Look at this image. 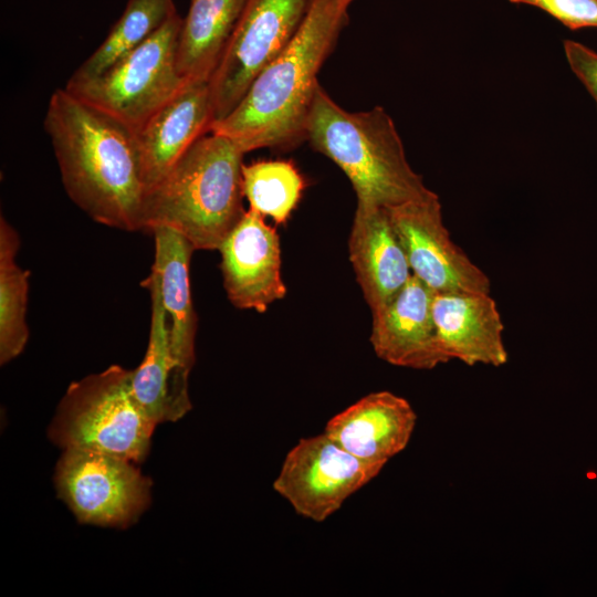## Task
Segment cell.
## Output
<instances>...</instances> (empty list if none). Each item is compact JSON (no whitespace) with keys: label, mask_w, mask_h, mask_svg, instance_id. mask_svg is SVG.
<instances>
[{"label":"cell","mask_w":597,"mask_h":597,"mask_svg":"<svg viewBox=\"0 0 597 597\" xmlns=\"http://www.w3.org/2000/svg\"><path fill=\"white\" fill-rule=\"evenodd\" d=\"M44 129L70 199L101 224L143 230L146 185L137 133L65 88L52 93Z\"/></svg>","instance_id":"6da1fadb"},{"label":"cell","mask_w":597,"mask_h":597,"mask_svg":"<svg viewBox=\"0 0 597 597\" xmlns=\"http://www.w3.org/2000/svg\"><path fill=\"white\" fill-rule=\"evenodd\" d=\"M350 0H312L287 46L254 78L240 103L210 133L230 138L244 153L289 148L305 139L317 74L347 23Z\"/></svg>","instance_id":"7a4b0ae2"},{"label":"cell","mask_w":597,"mask_h":597,"mask_svg":"<svg viewBox=\"0 0 597 597\" xmlns=\"http://www.w3.org/2000/svg\"><path fill=\"white\" fill-rule=\"evenodd\" d=\"M243 156L230 138L202 135L146 193L143 230L170 228L195 250H219L245 212Z\"/></svg>","instance_id":"3957f363"},{"label":"cell","mask_w":597,"mask_h":597,"mask_svg":"<svg viewBox=\"0 0 597 597\" xmlns=\"http://www.w3.org/2000/svg\"><path fill=\"white\" fill-rule=\"evenodd\" d=\"M305 139L346 175L357 202L389 209L433 192L409 165L396 126L383 107L348 112L318 84Z\"/></svg>","instance_id":"277c9868"},{"label":"cell","mask_w":597,"mask_h":597,"mask_svg":"<svg viewBox=\"0 0 597 597\" xmlns=\"http://www.w3.org/2000/svg\"><path fill=\"white\" fill-rule=\"evenodd\" d=\"M132 374L112 365L73 381L50 425V439L64 450H91L134 463L144 461L156 423L134 397Z\"/></svg>","instance_id":"5b68a950"},{"label":"cell","mask_w":597,"mask_h":597,"mask_svg":"<svg viewBox=\"0 0 597 597\" xmlns=\"http://www.w3.org/2000/svg\"><path fill=\"white\" fill-rule=\"evenodd\" d=\"M181 24L180 15L174 13L103 73L86 80L69 78L64 88L137 133L188 84L177 70Z\"/></svg>","instance_id":"8992f818"},{"label":"cell","mask_w":597,"mask_h":597,"mask_svg":"<svg viewBox=\"0 0 597 597\" xmlns=\"http://www.w3.org/2000/svg\"><path fill=\"white\" fill-rule=\"evenodd\" d=\"M312 0H247L209 80L212 123L230 114L251 83L292 41ZM211 125V124H210Z\"/></svg>","instance_id":"52a82bcc"},{"label":"cell","mask_w":597,"mask_h":597,"mask_svg":"<svg viewBox=\"0 0 597 597\" xmlns=\"http://www.w3.org/2000/svg\"><path fill=\"white\" fill-rule=\"evenodd\" d=\"M117 455L65 449L54 474L57 495L80 523L125 528L150 503L151 481Z\"/></svg>","instance_id":"ba28073f"},{"label":"cell","mask_w":597,"mask_h":597,"mask_svg":"<svg viewBox=\"0 0 597 597\" xmlns=\"http://www.w3.org/2000/svg\"><path fill=\"white\" fill-rule=\"evenodd\" d=\"M383 469L356 458L323 432L301 439L287 452L273 489L297 514L323 522Z\"/></svg>","instance_id":"9c48e42d"},{"label":"cell","mask_w":597,"mask_h":597,"mask_svg":"<svg viewBox=\"0 0 597 597\" xmlns=\"http://www.w3.org/2000/svg\"><path fill=\"white\" fill-rule=\"evenodd\" d=\"M388 211L412 274L432 292L490 293L486 273L451 239L434 192Z\"/></svg>","instance_id":"30bf717a"},{"label":"cell","mask_w":597,"mask_h":597,"mask_svg":"<svg viewBox=\"0 0 597 597\" xmlns=\"http://www.w3.org/2000/svg\"><path fill=\"white\" fill-rule=\"evenodd\" d=\"M219 251L223 286L233 306L262 313L285 296L280 239L258 211L244 212Z\"/></svg>","instance_id":"8fae6325"},{"label":"cell","mask_w":597,"mask_h":597,"mask_svg":"<svg viewBox=\"0 0 597 597\" xmlns=\"http://www.w3.org/2000/svg\"><path fill=\"white\" fill-rule=\"evenodd\" d=\"M433 292L413 274L388 303L371 312L370 344L384 362L411 369L447 363L432 315Z\"/></svg>","instance_id":"7c38bea8"},{"label":"cell","mask_w":597,"mask_h":597,"mask_svg":"<svg viewBox=\"0 0 597 597\" xmlns=\"http://www.w3.org/2000/svg\"><path fill=\"white\" fill-rule=\"evenodd\" d=\"M432 315L447 363L494 367L507 362L504 325L496 302L486 292H433Z\"/></svg>","instance_id":"4fadbf2b"},{"label":"cell","mask_w":597,"mask_h":597,"mask_svg":"<svg viewBox=\"0 0 597 597\" xmlns=\"http://www.w3.org/2000/svg\"><path fill=\"white\" fill-rule=\"evenodd\" d=\"M416 421L407 399L381 390L332 417L324 432L356 458L385 467L408 446Z\"/></svg>","instance_id":"5bb4252c"},{"label":"cell","mask_w":597,"mask_h":597,"mask_svg":"<svg viewBox=\"0 0 597 597\" xmlns=\"http://www.w3.org/2000/svg\"><path fill=\"white\" fill-rule=\"evenodd\" d=\"M348 251L357 283L371 312L395 297L412 276L387 208L357 202Z\"/></svg>","instance_id":"9a60e30c"},{"label":"cell","mask_w":597,"mask_h":597,"mask_svg":"<svg viewBox=\"0 0 597 597\" xmlns=\"http://www.w3.org/2000/svg\"><path fill=\"white\" fill-rule=\"evenodd\" d=\"M142 285L150 292V329L144 359L132 374V390L148 418L158 425L176 421L191 409L190 370L182 367L172 353L157 275L151 271Z\"/></svg>","instance_id":"2e32d148"},{"label":"cell","mask_w":597,"mask_h":597,"mask_svg":"<svg viewBox=\"0 0 597 597\" xmlns=\"http://www.w3.org/2000/svg\"><path fill=\"white\" fill-rule=\"evenodd\" d=\"M212 123L208 82L187 84L137 132L146 193Z\"/></svg>","instance_id":"e0dca14e"},{"label":"cell","mask_w":597,"mask_h":597,"mask_svg":"<svg viewBox=\"0 0 597 597\" xmlns=\"http://www.w3.org/2000/svg\"><path fill=\"white\" fill-rule=\"evenodd\" d=\"M151 233L155 239L151 271L157 275L168 317L170 346L178 363L191 370L197 316L191 298L189 268L196 250L185 237L170 228L158 227Z\"/></svg>","instance_id":"ac0fdd59"},{"label":"cell","mask_w":597,"mask_h":597,"mask_svg":"<svg viewBox=\"0 0 597 597\" xmlns=\"http://www.w3.org/2000/svg\"><path fill=\"white\" fill-rule=\"evenodd\" d=\"M177 48V70L186 83L209 82L247 0H190Z\"/></svg>","instance_id":"d6986e66"},{"label":"cell","mask_w":597,"mask_h":597,"mask_svg":"<svg viewBox=\"0 0 597 597\" xmlns=\"http://www.w3.org/2000/svg\"><path fill=\"white\" fill-rule=\"evenodd\" d=\"M20 238L15 229L0 219V363L19 356L29 339L25 322L30 272L15 261Z\"/></svg>","instance_id":"ffe728a7"},{"label":"cell","mask_w":597,"mask_h":597,"mask_svg":"<svg viewBox=\"0 0 597 597\" xmlns=\"http://www.w3.org/2000/svg\"><path fill=\"white\" fill-rule=\"evenodd\" d=\"M176 12L172 0H128L108 35L70 78L86 80L103 73L142 44Z\"/></svg>","instance_id":"44dd1931"},{"label":"cell","mask_w":597,"mask_h":597,"mask_svg":"<svg viewBox=\"0 0 597 597\" xmlns=\"http://www.w3.org/2000/svg\"><path fill=\"white\" fill-rule=\"evenodd\" d=\"M305 182L287 160H259L242 166V189L250 209L283 223L297 206Z\"/></svg>","instance_id":"7402d4cb"},{"label":"cell","mask_w":597,"mask_h":597,"mask_svg":"<svg viewBox=\"0 0 597 597\" xmlns=\"http://www.w3.org/2000/svg\"><path fill=\"white\" fill-rule=\"evenodd\" d=\"M547 12L570 30L597 28V0H509Z\"/></svg>","instance_id":"603a6c76"},{"label":"cell","mask_w":597,"mask_h":597,"mask_svg":"<svg viewBox=\"0 0 597 597\" xmlns=\"http://www.w3.org/2000/svg\"><path fill=\"white\" fill-rule=\"evenodd\" d=\"M564 49L572 71L597 103V53L572 40L564 42Z\"/></svg>","instance_id":"cb8c5ba5"},{"label":"cell","mask_w":597,"mask_h":597,"mask_svg":"<svg viewBox=\"0 0 597 597\" xmlns=\"http://www.w3.org/2000/svg\"><path fill=\"white\" fill-rule=\"evenodd\" d=\"M350 1H353V0H350Z\"/></svg>","instance_id":"d4e9b609"}]
</instances>
